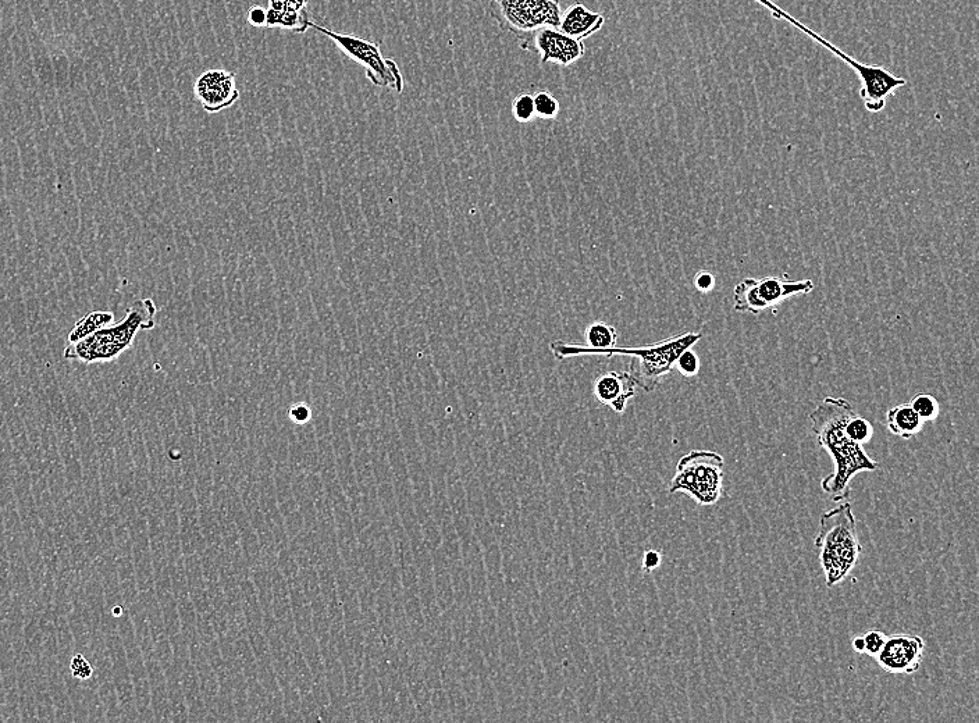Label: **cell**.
I'll list each match as a JSON object with an SVG mask.
<instances>
[{
    "label": "cell",
    "instance_id": "cell-27",
    "mask_svg": "<svg viewBox=\"0 0 979 723\" xmlns=\"http://www.w3.org/2000/svg\"><path fill=\"white\" fill-rule=\"evenodd\" d=\"M267 9L263 6L255 5L249 7L247 21L249 26L255 28L266 27Z\"/></svg>",
    "mask_w": 979,
    "mask_h": 723
},
{
    "label": "cell",
    "instance_id": "cell-31",
    "mask_svg": "<svg viewBox=\"0 0 979 723\" xmlns=\"http://www.w3.org/2000/svg\"><path fill=\"white\" fill-rule=\"evenodd\" d=\"M281 21V12L279 10L267 9L266 17V27L267 28H279Z\"/></svg>",
    "mask_w": 979,
    "mask_h": 723
},
{
    "label": "cell",
    "instance_id": "cell-14",
    "mask_svg": "<svg viewBox=\"0 0 979 723\" xmlns=\"http://www.w3.org/2000/svg\"><path fill=\"white\" fill-rule=\"evenodd\" d=\"M814 290V283L811 280L789 281L779 277H764L757 280L758 298L767 309H775L776 306L783 304L786 299L796 297V295L810 294Z\"/></svg>",
    "mask_w": 979,
    "mask_h": 723
},
{
    "label": "cell",
    "instance_id": "cell-19",
    "mask_svg": "<svg viewBox=\"0 0 979 723\" xmlns=\"http://www.w3.org/2000/svg\"><path fill=\"white\" fill-rule=\"evenodd\" d=\"M846 433L854 443L865 445L870 443L872 436H874V426L870 420L861 418L854 413L849 422L846 423Z\"/></svg>",
    "mask_w": 979,
    "mask_h": 723
},
{
    "label": "cell",
    "instance_id": "cell-10",
    "mask_svg": "<svg viewBox=\"0 0 979 723\" xmlns=\"http://www.w3.org/2000/svg\"><path fill=\"white\" fill-rule=\"evenodd\" d=\"M195 96L208 113L229 109L240 99L237 76L227 70H208L194 85Z\"/></svg>",
    "mask_w": 979,
    "mask_h": 723
},
{
    "label": "cell",
    "instance_id": "cell-7",
    "mask_svg": "<svg viewBox=\"0 0 979 723\" xmlns=\"http://www.w3.org/2000/svg\"><path fill=\"white\" fill-rule=\"evenodd\" d=\"M311 28L330 38L337 48L355 63L361 64L370 83L379 88H391L397 94L404 91V76L393 59H386L380 51L379 42L368 41L352 34L331 31L311 21Z\"/></svg>",
    "mask_w": 979,
    "mask_h": 723
},
{
    "label": "cell",
    "instance_id": "cell-9",
    "mask_svg": "<svg viewBox=\"0 0 979 723\" xmlns=\"http://www.w3.org/2000/svg\"><path fill=\"white\" fill-rule=\"evenodd\" d=\"M523 51L539 56L541 63H554L569 67L585 55V45L578 39L568 37L554 27L540 28L528 37L519 39Z\"/></svg>",
    "mask_w": 979,
    "mask_h": 723
},
{
    "label": "cell",
    "instance_id": "cell-26",
    "mask_svg": "<svg viewBox=\"0 0 979 723\" xmlns=\"http://www.w3.org/2000/svg\"><path fill=\"white\" fill-rule=\"evenodd\" d=\"M308 3L309 0H269V7L279 12H301Z\"/></svg>",
    "mask_w": 979,
    "mask_h": 723
},
{
    "label": "cell",
    "instance_id": "cell-22",
    "mask_svg": "<svg viewBox=\"0 0 979 723\" xmlns=\"http://www.w3.org/2000/svg\"><path fill=\"white\" fill-rule=\"evenodd\" d=\"M512 115H514L515 120L519 123H529L536 113H534V99L533 95L521 94L516 96L514 103H512Z\"/></svg>",
    "mask_w": 979,
    "mask_h": 723
},
{
    "label": "cell",
    "instance_id": "cell-20",
    "mask_svg": "<svg viewBox=\"0 0 979 723\" xmlns=\"http://www.w3.org/2000/svg\"><path fill=\"white\" fill-rule=\"evenodd\" d=\"M311 16L308 10L301 12H281V30L294 32V34H305L311 28Z\"/></svg>",
    "mask_w": 979,
    "mask_h": 723
},
{
    "label": "cell",
    "instance_id": "cell-13",
    "mask_svg": "<svg viewBox=\"0 0 979 723\" xmlns=\"http://www.w3.org/2000/svg\"><path fill=\"white\" fill-rule=\"evenodd\" d=\"M604 24L605 17L603 14L593 12L582 3H573L568 9L562 10L558 30L564 32L568 37L583 42L601 31Z\"/></svg>",
    "mask_w": 979,
    "mask_h": 723
},
{
    "label": "cell",
    "instance_id": "cell-11",
    "mask_svg": "<svg viewBox=\"0 0 979 723\" xmlns=\"http://www.w3.org/2000/svg\"><path fill=\"white\" fill-rule=\"evenodd\" d=\"M924 650L925 641L920 636H892L886 639L875 660L885 672L910 675L920 669Z\"/></svg>",
    "mask_w": 979,
    "mask_h": 723
},
{
    "label": "cell",
    "instance_id": "cell-24",
    "mask_svg": "<svg viewBox=\"0 0 979 723\" xmlns=\"http://www.w3.org/2000/svg\"><path fill=\"white\" fill-rule=\"evenodd\" d=\"M70 671L73 678L78 680H88L94 675V668L85 660L83 654L74 655L70 662Z\"/></svg>",
    "mask_w": 979,
    "mask_h": 723
},
{
    "label": "cell",
    "instance_id": "cell-21",
    "mask_svg": "<svg viewBox=\"0 0 979 723\" xmlns=\"http://www.w3.org/2000/svg\"><path fill=\"white\" fill-rule=\"evenodd\" d=\"M924 422H934L939 416V402L929 394H918L910 402Z\"/></svg>",
    "mask_w": 979,
    "mask_h": 723
},
{
    "label": "cell",
    "instance_id": "cell-18",
    "mask_svg": "<svg viewBox=\"0 0 979 723\" xmlns=\"http://www.w3.org/2000/svg\"><path fill=\"white\" fill-rule=\"evenodd\" d=\"M534 113L543 120H555L560 115L561 105L550 92L541 91L533 96Z\"/></svg>",
    "mask_w": 979,
    "mask_h": 723
},
{
    "label": "cell",
    "instance_id": "cell-29",
    "mask_svg": "<svg viewBox=\"0 0 979 723\" xmlns=\"http://www.w3.org/2000/svg\"><path fill=\"white\" fill-rule=\"evenodd\" d=\"M694 286L701 292L711 291L715 287L714 274L710 272H699L694 277Z\"/></svg>",
    "mask_w": 979,
    "mask_h": 723
},
{
    "label": "cell",
    "instance_id": "cell-32",
    "mask_svg": "<svg viewBox=\"0 0 979 723\" xmlns=\"http://www.w3.org/2000/svg\"><path fill=\"white\" fill-rule=\"evenodd\" d=\"M853 648L854 651H856V653H860V654L865 653V644H864L863 637H856V639L853 640Z\"/></svg>",
    "mask_w": 979,
    "mask_h": 723
},
{
    "label": "cell",
    "instance_id": "cell-28",
    "mask_svg": "<svg viewBox=\"0 0 979 723\" xmlns=\"http://www.w3.org/2000/svg\"><path fill=\"white\" fill-rule=\"evenodd\" d=\"M290 419L297 425H305L311 419V409L308 405L297 404L290 409Z\"/></svg>",
    "mask_w": 979,
    "mask_h": 723
},
{
    "label": "cell",
    "instance_id": "cell-5",
    "mask_svg": "<svg viewBox=\"0 0 979 723\" xmlns=\"http://www.w3.org/2000/svg\"><path fill=\"white\" fill-rule=\"evenodd\" d=\"M703 338L701 333H683L679 336L667 338L660 343L646 345V347H614L597 351V356H628L637 359L639 366L632 373L637 387L643 388L647 393H651L665 376H668L675 368L679 355L686 349L693 348ZM593 355V356H594Z\"/></svg>",
    "mask_w": 979,
    "mask_h": 723
},
{
    "label": "cell",
    "instance_id": "cell-30",
    "mask_svg": "<svg viewBox=\"0 0 979 723\" xmlns=\"http://www.w3.org/2000/svg\"><path fill=\"white\" fill-rule=\"evenodd\" d=\"M661 562H662V557L660 552L655 550L647 551L643 557V564H642L643 572L644 573L654 572L655 569L660 568Z\"/></svg>",
    "mask_w": 979,
    "mask_h": 723
},
{
    "label": "cell",
    "instance_id": "cell-4",
    "mask_svg": "<svg viewBox=\"0 0 979 723\" xmlns=\"http://www.w3.org/2000/svg\"><path fill=\"white\" fill-rule=\"evenodd\" d=\"M156 306L152 299H144L140 305L128 309L126 318L113 326H106L76 344L64 349V358L83 362L85 365L116 361L133 345L141 330L155 326Z\"/></svg>",
    "mask_w": 979,
    "mask_h": 723
},
{
    "label": "cell",
    "instance_id": "cell-6",
    "mask_svg": "<svg viewBox=\"0 0 979 723\" xmlns=\"http://www.w3.org/2000/svg\"><path fill=\"white\" fill-rule=\"evenodd\" d=\"M725 461L712 451H692L683 455L676 465L669 493H685L697 504H717L722 493Z\"/></svg>",
    "mask_w": 979,
    "mask_h": 723
},
{
    "label": "cell",
    "instance_id": "cell-3",
    "mask_svg": "<svg viewBox=\"0 0 979 723\" xmlns=\"http://www.w3.org/2000/svg\"><path fill=\"white\" fill-rule=\"evenodd\" d=\"M756 2L758 5L765 7L774 19L786 21L790 26L797 28L803 34H806L808 38L820 44L822 48L827 49L832 55H835V58L847 64L860 78L859 94L861 101L864 103V108L868 112H882L886 108V102H888L890 96L895 94L897 89L906 87L907 81L904 78L895 76V74L890 73L889 70L884 69L882 66H878V64L861 63L856 58H853V56L847 55L838 46L829 42L827 38L822 37L821 34L811 30L810 27L801 23L800 20L790 16L788 12H785L782 7L776 5L772 0H756Z\"/></svg>",
    "mask_w": 979,
    "mask_h": 723
},
{
    "label": "cell",
    "instance_id": "cell-16",
    "mask_svg": "<svg viewBox=\"0 0 979 723\" xmlns=\"http://www.w3.org/2000/svg\"><path fill=\"white\" fill-rule=\"evenodd\" d=\"M115 316L113 313L105 311H94L89 312L84 318H81L70 331L67 341L69 344H76L78 341L84 340L96 331L103 329V327L109 326L113 322Z\"/></svg>",
    "mask_w": 979,
    "mask_h": 723
},
{
    "label": "cell",
    "instance_id": "cell-25",
    "mask_svg": "<svg viewBox=\"0 0 979 723\" xmlns=\"http://www.w3.org/2000/svg\"><path fill=\"white\" fill-rule=\"evenodd\" d=\"M863 639L865 653L875 658L881 653L882 647L885 646L888 637L885 636V633L879 632V630H870V632L865 633Z\"/></svg>",
    "mask_w": 979,
    "mask_h": 723
},
{
    "label": "cell",
    "instance_id": "cell-12",
    "mask_svg": "<svg viewBox=\"0 0 979 723\" xmlns=\"http://www.w3.org/2000/svg\"><path fill=\"white\" fill-rule=\"evenodd\" d=\"M636 383L630 372H605L594 381V400L601 405H607L612 411L622 415L629 401L635 397Z\"/></svg>",
    "mask_w": 979,
    "mask_h": 723
},
{
    "label": "cell",
    "instance_id": "cell-15",
    "mask_svg": "<svg viewBox=\"0 0 979 723\" xmlns=\"http://www.w3.org/2000/svg\"><path fill=\"white\" fill-rule=\"evenodd\" d=\"M924 420L918 416L911 404L897 405L886 413V425L890 432L904 440H910L921 432Z\"/></svg>",
    "mask_w": 979,
    "mask_h": 723
},
{
    "label": "cell",
    "instance_id": "cell-1",
    "mask_svg": "<svg viewBox=\"0 0 979 723\" xmlns=\"http://www.w3.org/2000/svg\"><path fill=\"white\" fill-rule=\"evenodd\" d=\"M854 413L853 405L846 398L833 397L824 398L810 413L811 430L835 463V472L821 483L832 501L849 498L850 482L857 473L879 469V463L868 457L863 445L847 436L846 423Z\"/></svg>",
    "mask_w": 979,
    "mask_h": 723
},
{
    "label": "cell",
    "instance_id": "cell-8",
    "mask_svg": "<svg viewBox=\"0 0 979 723\" xmlns=\"http://www.w3.org/2000/svg\"><path fill=\"white\" fill-rule=\"evenodd\" d=\"M489 14L501 31L522 39L540 28H558L562 7L558 0H490Z\"/></svg>",
    "mask_w": 979,
    "mask_h": 723
},
{
    "label": "cell",
    "instance_id": "cell-17",
    "mask_svg": "<svg viewBox=\"0 0 979 723\" xmlns=\"http://www.w3.org/2000/svg\"><path fill=\"white\" fill-rule=\"evenodd\" d=\"M735 311L749 312L753 315L767 311L761 299L758 298L756 279H744L735 287Z\"/></svg>",
    "mask_w": 979,
    "mask_h": 723
},
{
    "label": "cell",
    "instance_id": "cell-2",
    "mask_svg": "<svg viewBox=\"0 0 979 723\" xmlns=\"http://www.w3.org/2000/svg\"><path fill=\"white\" fill-rule=\"evenodd\" d=\"M814 543L821 551V565L827 576L825 582L831 589L850 575L861 554L856 516L850 502H842L821 516Z\"/></svg>",
    "mask_w": 979,
    "mask_h": 723
},
{
    "label": "cell",
    "instance_id": "cell-23",
    "mask_svg": "<svg viewBox=\"0 0 979 723\" xmlns=\"http://www.w3.org/2000/svg\"><path fill=\"white\" fill-rule=\"evenodd\" d=\"M675 366L685 377L697 376L701 368L699 355L692 351V348L686 349L679 355Z\"/></svg>",
    "mask_w": 979,
    "mask_h": 723
}]
</instances>
